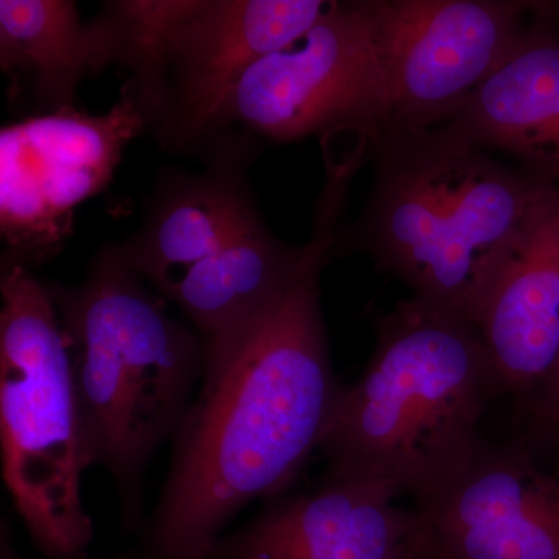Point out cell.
<instances>
[{
    "label": "cell",
    "instance_id": "14",
    "mask_svg": "<svg viewBox=\"0 0 559 559\" xmlns=\"http://www.w3.org/2000/svg\"><path fill=\"white\" fill-rule=\"evenodd\" d=\"M441 127L476 148L509 154L533 178L559 191V36L543 25L530 28Z\"/></svg>",
    "mask_w": 559,
    "mask_h": 559
},
{
    "label": "cell",
    "instance_id": "2",
    "mask_svg": "<svg viewBox=\"0 0 559 559\" xmlns=\"http://www.w3.org/2000/svg\"><path fill=\"white\" fill-rule=\"evenodd\" d=\"M377 176L353 246L412 297L476 322L503 264L559 191L447 127L374 142Z\"/></svg>",
    "mask_w": 559,
    "mask_h": 559
},
{
    "label": "cell",
    "instance_id": "12",
    "mask_svg": "<svg viewBox=\"0 0 559 559\" xmlns=\"http://www.w3.org/2000/svg\"><path fill=\"white\" fill-rule=\"evenodd\" d=\"M242 143L219 140L210 148L207 170L164 180L142 226L117 245L124 263L160 293L183 271L263 221L242 175Z\"/></svg>",
    "mask_w": 559,
    "mask_h": 559
},
{
    "label": "cell",
    "instance_id": "13",
    "mask_svg": "<svg viewBox=\"0 0 559 559\" xmlns=\"http://www.w3.org/2000/svg\"><path fill=\"white\" fill-rule=\"evenodd\" d=\"M474 325L496 390L522 393L550 380L559 362V194L503 264Z\"/></svg>",
    "mask_w": 559,
    "mask_h": 559
},
{
    "label": "cell",
    "instance_id": "18",
    "mask_svg": "<svg viewBox=\"0 0 559 559\" xmlns=\"http://www.w3.org/2000/svg\"><path fill=\"white\" fill-rule=\"evenodd\" d=\"M547 384V400H549V407L555 414H559V362L550 380Z\"/></svg>",
    "mask_w": 559,
    "mask_h": 559
},
{
    "label": "cell",
    "instance_id": "5",
    "mask_svg": "<svg viewBox=\"0 0 559 559\" xmlns=\"http://www.w3.org/2000/svg\"><path fill=\"white\" fill-rule=\"evenodd\" d=\"M0 440L3 480L49 559L86 558L94 527L81 499L92 465L72 359L49 290L2 263Z\"/></svg>",
    "mask_w": 559,
    "mask_h": 559
},
{
    "label": "cell",
    "instance_id": "8",
    "mask_svg": "<svg viewBox=\"0 0 559 559\" xmlns=\"http://www.w3.org/2000/svg\"><path fill=\"white\" fill-rule=\"evenodd\" d=\"M370 3L389 84L384 135L454 119L527 36L532 27L525 21L536 9L511 0Z\"/></svg>",
    "mask_w": 559,
    "mask_h": 559
},
{
    "label": "cell",
    "instance_id": "11",
    "mask_svg": "<svg viewBox=\"0 0 559 559\" xmlns=\"http://www.w3.org/2000/svg\"><path fill=\"white\" fill-rule=\"evenodd\" d=\"M415 507L451 559H559V479L509 448L481 443Z\"/></svg>",
    "mask_w": 559,
    "mask_h": 559
},
{
    "label": "cell",
    "instance_id": "4",
    "mask_svg": "<svg viewBox=\"0 0 559 559\" xmlns=\"http://www.w3.org/2000/svg\"><path fill=\"white\" fill-rule=\"evenodd\" d=\"M117 245L81 285L50 296L68 340L92 463L138 484L157 448L189 414L205 344L170 318Z\"/></svg>",
    "mask_w": 559,
    "mask_h": 559
},
{
    "label": "cell",
    "instance_id": "20",
    "mask_svg": "<svg viewBox=\"0 0 559 559\" xmlns=\"http://www.w3.org/2000/svg\"><path fill=\"white\" fill-rule=\"evenodd\" d=\"M428 559H451V558L447 557V555H444L443 551H440L439 549H437V547L433 546V540H432V546H430Z\"/></svg>",
    "mask_w": 559,
    "mask_h": 559
},
{
    "label": "cell",
    "instance_id": "1",
    "mask_svg": "<svg viewBox=\"0 0 559 559\" xmlns=\"http://www.w3.org/2000/svg\"><path fill=\"white\" fill-rule=\"evenodd\" d=\"M340 209L320 204L304 261L270 310L235 336L205 342L200 396L180 426L143 558L209 559L230 518L288 487L320 448L341 389L319 289Z\"/></svg>",
    "mask_w": 559,
    "mask_h": 559
},
{
    "label": "cell",
    "instance_id": "15",
    "mask_svg": "<svg viewBox=\"0 0 559 559\" xmlns=\"http://www.w3.org/2000/svg\"><path fill=\"white\" fill-rule=\"evenodd\" d=\"M307 245L280 241L261 221L183 271L162 294L179 305L207 342L235 336L282 296Z\"/></svg>",
    "mask_w": 559,
    "mask_h": 559
},
{
    "label": "cell",
    "instance_id": "17",
    "mask_svg": "<svg viewBox=\"0 0 559 559\" xmlns=\"http://www.w3.org/2000/svg\"><path fill=\"white\" fill-rule=\"evenodd\" d=\"M194 0H119L103 3L100 14L86 22L92 73L109 64L130 72L121 90L139 103L156 128L164 110L165 64L173 35Z\"/></svg>",
    "mask_w": 559,
    "mask_h": 559
},
{
    "label": "cell",
    "instance_id": "19",
    "mask_svg": "<svg viewBox=\"0 0 559 559\" xmlns=\"http://www.w3.org/2000/svg\"><path fill=\"white\" fill-rule=\"evenodd\" d=\"M0 559H25L20 557L16 551L13 550V547L10 546L9 540L3 538L2 540V554H0ZM86 559V558H83Z\"/></svg>",
    "mask_w": 559,
    "mask_h": 559
},
{
    "label": "cell",
    "instance_id": "7",
    "mask_svg": "<svg viewBox=\"0 0 559 559\" xmlns=\"http://www.w3.org/2000/svg\"><path fill=\"white\" fill-rule=\"evenodd\" d=\"M148 117L121 90L105 114L76 108L36 114L0 130V234L2 263L39 264L72 231L75 209L105 190L123 151Z\"/></svg>",
    "mask_w": 559,
    "mask_h": 559
},
{
    "label": "cell",
    "instance_id": "3",
    "mask_svg": "<svg viewBox=\"0 0 559 559\" xmlns=\"http://www.w3.org/2000/svg\"><path fill=\"white\" fill-rule=\"evenodd\" d=\"M496 390L477 326L417 299L381 320L367 369L337 393L322 443L329 477H356L421 503L479 450Z\"/></svg>",
    "mask_w": 559,
    "mask_h": 559
},
{
    "label": "cell",
    "instance_id": "6",
    "mask_svg": "<svg viewBox=\"0 0 559 559\" xmlns=\"http://www.w3.org/2000/svg\"><path fill=\"white\" fill-rule=\"evenodd\" d=\"M388 75L370 0L330 2L307 35L257 62L235 92L224 135L294 142L333 131L388 132ZM218 139V140H219Z\"/></svg>",
    "mask_w": 559,
    "mask_h": 559
},
{
    "label": "cell",
    "instance_id": "9",
    "mask_svg": "<svg viewBox=\"0 0 559 559\" xmlns=\"http://www.w3.org/2000/svg\"><path fill=\"white\" fill-rule=\"evenodd\" d=\"M322 0H194L173 35L164 110L154 138L164 148H210L242 79L289 47L329 10Z\"/></svg>",
    "mask_w": 559,
    "mask_h": 559
},
{
    "label": "cell",
    "instance_id": "10",
    "mask_svg": "<svg viewBox=\"0 0 559 559\" xmlns=\"http://www.w3.org/2000/svg\"><path fill=\"white\" fill-rule=\"evenodd\" d=\"M396 499L373 481L329 477L221 538L209 559H428V522Z\"/></svg>",
    "mask_w": 559,
    "mask_h": 559
},
{
    "label": "cell",
    "instance_id": "16",
    "mask_svg": "<svg viewBox=\"0 0 559 559\" xmlns=\"http://www.w3.org/2000/svg\"><path fill=\"white\" fill-rule=\"evenodd\" d=\"M0 69L16 100L36 114L75 108L92 75L90 35L70 0H0Z\"/></svg>",
    "mask_w": 559,
    "mask_h": 559
}]
</instances>
